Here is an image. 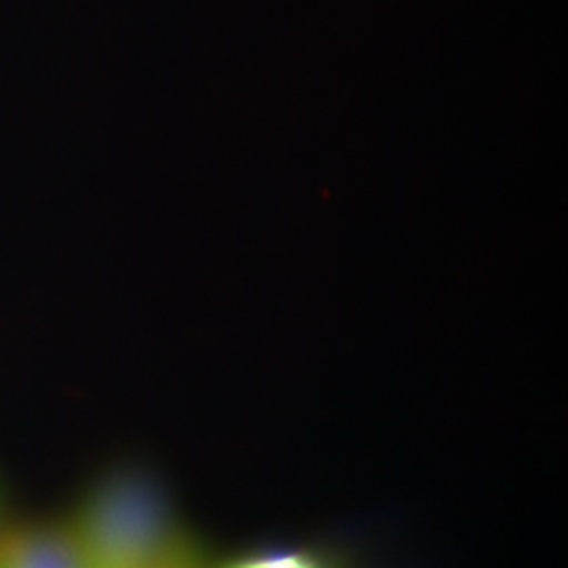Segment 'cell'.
I'll return each instance as SVG.
<instances>
[{
  "label": "cell",
  "instance_id": "cell-3",
  "mask_svg": "<svg viewBox=\"0 0 568 568\" xmlns=\"http://www.w3.org/2000/svg\"><path fill=\"white\" fill-rule=\"evenodd\" d=\"M220 568H323L321 562L304 551H267L230 560Z\"/></svg>",
  "mask_w": 568,
  "mask_h": 568
},
{
  "label": "cell",
  "instance_id": "cell-4",
  "mask_svg": "<svg viewBox=\"0 0 568 568\" xmlns=\"http://www.w3.org/2000/svg\"><path fill=\"white\" fill-rule=\"evenodd\" d=\"M148 568H206V565L196 549L182 537H178V541L166 549L152 567Z\"/></svg>",
  "mask_w": 568,
  "mask_h": 568
},
{
  "label": "cell",
  "instance_id": "cell-2",
  "mask_svg": "<svg viewBox=\"0 0 568 568\" xmlns=\"http://www.w3.org/2000/svg\"><path fill=\"white\" fill-rule=\"evenodd\" d=\"M0 568H87L72 528L30 530L0 539Z\"/></svg>",
  "mask_w": 568,
  "mask_h": 568
},
{
  "label": "cell",
  "instance_id": "cell-1",
  "mask_svg": "<svg viewBox=\"0 0 568 568\" xmlns=\"http://www.w3.org/2000/svg\"><path fill=\"white\" fill-rule=\"evenodd\" d=\"M72 532L87 568L152 567L180 537L161 493L140 476L98 488Z\"/></svg>",
  "mask_w": 568,
  "mask_h": 568
}]
</instances>
